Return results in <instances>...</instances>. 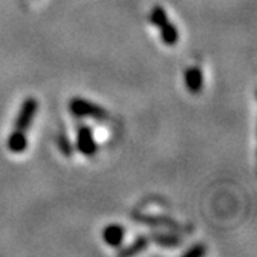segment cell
I'll return each mask as SVG.
<instances>
[{"label":"cell","mask_w":257,"mask_h":257,"mask_svg":"<svg viewBox=\"0 0 257 257\" xmlns=\"http://www.w3.org/2000/svg\"><path fill=\"white\" fill-rule=\"evenodd\" d=\"M126 230L123 226L119 224H109L103 229L101 237L104 240V243L110 247H120L123 240H124Z\"/></svg>","instance_id":"5"},{"label":"cell","mask_w":257,"mask_h":257,"mask_svg":"<svg viewBox=\"0 0 257 257\" xmlns=\"http://www.w3.org/2000/svg\"><path fill=\"white\" fill-rule=\"evenodd\" d=\"M150 239L156 241L157 244L162 247H176L177 244L182 243V240L179 239L176 234H153Z\"/></svg>","instance_id":"8"},{"label":"cell","mask_w":257,"mask_h":257,"mask_svg":"<svg viewBox=\"0 0 257 257\" xmlns=\"http://www.w3.org/2000/svg\"><path fill=\"white\" fill-rule=\"evenodd\" d=\"M69 111L79 119L90 117L94 120H104L107 117V111L103 106L83 97H73L69 101Z\"/></svg>","instance_id":"2"},{"label":"cell","mask_w":257,"mask_h":257,"mask_svg":"<svg viewBox=\"0 0 257 257\" xmlns=\"http://www.w3.org/2000/svg\"><path fill=\"white\" fill-rule=\"evenodd\" d=\"M57 146L60 149V152L63 153V156L70 157L73 155V145H72L70 139L67 138V135L63 133V132H60V135H59V138H57Z\"/></svg>","instance_id":"10"},{"label":"cell","mask_w":257,"mask_h":257,"mask_svg":"<svg viewBox=\"0 0 257 257\" xmlns=\"http://www.w3.org/2000/svg\"><path fill=\"white\" fill-rule=\"evenodd\" d=\"M184 86L187 89V92L192 94H199L203 90V84H204V77H203V72L200 67L197 66H192L187 67L183 76Z\"/></svg>","instance_id":"4"},{"label":"cell","mask_w":257,"mask_h":257,"mask_svg":"<svg viewBox=\"0 0 257 257\" xmlns=\"http://www.w3.org/2000/svg\"><path fill=\"white\" fill-rule=\"evenodd\" d=\"M169 20L167 12H166L162 6H155L152 12H150V23L156 28H160L163 23Z\"/></svg>","instance_id":"9"},{"label":"cell","mask_w":257,"mask_h":257,"mask_svg":"<svg viewBox=\"0 0 257 257\" xmlns=\"http://www.w3.org/2000/svg\"><path fill=\"white\" fill-rule=\"evenodd\" d=\"M149 241H150V239L146 237V236H139L138 239L135 240L130 246L120 248L119 256L127 257V256H135V254H139V253H142L143 250H146L147 246H149Z\"/></svg>","instance_id":"7"},{"label":"cell","mask_w":257,"mask_h":257,"mask_svg":"<svg viewBox=\"0 0 257 257\" xmlns=\"http://www.w3.org/2000/svg\"><path fill=\"white\" fill-rule=\"evenodd\" d=\"M159 30H160V39H162V42L165 43L166 46H175L176 43L179 42V30L170 20L163 23L159 28Z\"/></svg>","instance_id":"6"},{"label":"cell","mask_w":257,"mask_h":257,"mask_svg":"<svg viewBox=\"0 0 257 257\" xmlns=\"http://www.w3.org/2000/svg\"><path fill=\"white\" fill-rule=\"evenodd\" d=\"M207 253V248L202 243H196L192 247L187 248L183 253V257H202Z\"/></svg>","instance_id":"11"},{"label":"cell","mask_w":257,"mask_h":257,"mask_svg":"<svg viewBox=\"0 0 257 257\" xmlns=\"http://www.w3.org/2000/svg\"><path fill=\"white\" fill-rule=\"evenodd\" d=\"M37 109H39V103L35 97H28L22 103L13 130H12L9 139H8V143H6L9 152L15 153V155H20L28 149L26 132L30 128L33 120H35Z\"/></svg>","instance_id":"1"},{"label":"cell","mask_w":257,"mask_h":257,"mask_svg":"<svg viewBox=\"0 0 257 257\" xmlns=\"http://www.w3.org/2000/svg\"><path fill=\"white\" fill-rule=\"evenodd\" d=\"M76 149L84 157H93L97 153V143L93 135V128L87 124H80L76 133Z\"/></svg>","instance_id":"3"}]
</instances>
